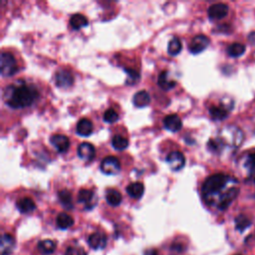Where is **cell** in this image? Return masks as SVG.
Returning <instances> with one entry per match:
<instances>
[{"mask_svg": "<svg viewBox=\"0 0 255 255\" xmlns=\"http://www.w3.org/2000/svg\"><path fill=\"white\" fill-rule=\"evenodd\" d=\"M239 188L237 181L223 173H216L206 178L202 185V195L206 203L218 209H226L236 198Z\"/></svg>", "mask_w": 255, "mask_h": 255, "instance_id": "cell-1", "label": "cell"}, {"mask_svg": "<svg viewBox=\"0 0 255 255\" xmlns=\"http://www.w3.org/2000/svg\"><path fill=\"white\" fill-rule=\"evenodd\" d=\"M5 100L12 109H22L31 106L39 97L37 89L27 84L9 86L5 92Z\"/></svg>", "mask_w": 255, "mask_h": 255, "instance_id": "cell-2", "label": "cell"}, {"mask_svg": "<svg viewBox=\"0 0 255 255\" xmlns=\"http://www.w3.org/2000/svg\"><path fill=\"white\" fill-rule=\"evenodd\" d=\"M243 139V134L236 127H226L220 131V134L216 138H212L208 141V148L211 151L218 152L223 146L228 145L237 147L240 145Z\"/></svg>", "mask_w": 255, "mask_h": 255, "instance_id": "cell-3", "label": "cell"}, {"mask_svg": "<svg viewBox=\"0 0 255 255\" xmlns=\"http://www.w3.org/2000/svg\"><path fill=\"white\" fill-rule=\"evenodd\" d=\"M0 69H1V74L2 76L5 77H10L13 76L18 68H17V63L12 56V54L7 53V52H2L0 55Z\"/></svg>", "mask_w": 255, "mask_h": 255, "instance_id": "cell-4", "label": "cell"}, {"mask_svg": "<svg viewBox=\"0 0 255 255\" xmlns=\"http://www.w3.org/2000/svg\"><path fill=\"white\" fill-rule=\"evenodd\" d=\"M101 170L108 175H116L121 170V163L118 157L110 155L103 158L101 162Z\"/></svg>", "mask_w": 255, "mask_h": 255, "instance_id": "cell-5", "label": "cell"}, {"mask_svg": "<svg viewBox=\"0 0 255 255\" xmlns=\"http://www.w3.org/2000/svg\"><path fill=\"white\" fill-rule=\"evenodd\" d=\"M232 109V104H226V103H221L218 106H211L209 108V114L211 116V118L213 120L216 121H221L223 119H225L228 114L229 111Z\"/></svg>", "mask_w": 255, "mask_h": 255, "instance_id": "cell-6", "label": "cell"}, {"mask_svg": "<svg viewBox=\"0 0 255 255\" xmlns=\"http://www.w3.org/2000/svg\"><path fill=\"white\" fill-rule=\"evenodd\" d=\"M166 162L171 170H180L185 164L184 155L180 151H171L166 156Z\"/></svg>", "mask_w": 255, "mask_h": 255, "instance_id": "cell-7", "label": "cell"}, {"mask_svg": "<svg viewBox=\"0 0 255 255\" xmlns=\"http://www.w3.org/2000/svg\"><path fill=\"white\" fill-rule=\"evenodd\" d=\"M209 45V39L204 35H196L189 44V51L192 54H198L204 51Z\"/></svg>", "mask_w": 255, "mask_h": 255, "instance_id": "cell-8", "label": "cell"}, {"mask_svg": "<svg viewBox=\"0 0 255 255\" xmlns=\"http://www.w3.org/2000/svg\"><path fill=\"white\" fill-rule=\"evenodd\" d=\"M55 84L59 88L68 89L74 84V77L69 71L60 70L55 75Z\"/></svg>", "mask_w": 255, "mask_h": 255, "instance_id": "cell-9", "label": "cell"}, {"mask_svg": "<svg viewBox=\"0 0 255 255\" xmlns=\"http://www.w3.org/2000/svg\"><path fill=\"white\" fill-rule=\"evenodd\" d=\"M228 13V6L224 3H216L208 8V16L212 20L224 18Z\"/></svg>", "mask_w": 255, "mask_h": 255, "instance_id": "cell-10", "label": "cell"}, {"mask_svg": "<svg viewBox=\"0 0 255 255\" xmlns=\"http://www.w3.org/2000/svg\"><path fill=\"white\" fill-rule=\"evenodd\" d=\"M77 152H78L79 157L85 161L92 160L96 155V149H95L94 145L90 142H82L78 146Z\"/></svg>", "mask_w": 255, "mask_h": 255, "instance_id": "cell-11", "label": "cell"}, {"mask_svg": "<svg viewBox=\"0 0 255 255\" xmlns=\"http://www.w3.org/2000/svg\"><path fill=\"white\" fill-rule=\"evenodd\" d=\"M50 142L59 152H66L70 146L69 138L64 134H54L50 138Z\"/></svg>", "mask_w": 255, "mask_h": 255, "instance_id": "cell-12", "label": "cell"}, {"mask_svg": "<svg viewBox=\"0 0 255 255\" xmlns=\"http://www.w3.org/2000/svg\"><path fill=\"white\" fill-rule=\"evenodd\" d=\"M88 243H89L90 247L95 249V250L103 249V248L106 247L107 237H106V235L104 233L95 232V233H93V234H91L89 236Z\"/></svg>", "mask_w": 255, "mask_h": 255, "instance_id": "cell-13", "label": "cell"}, {"mask_svg": "<svg viewBox=\"0 0 255 255\" xmlns=\"http://www.w3.org/2000/svg\"><path fill=\"white\" fill-rule=\"evenodd\" d=\"M163 125H164V128L170 131H177L182 127L180 118L174 114L166 116L163 120Z\"/></svg>", "mask_w": 255, "mask_h": 255, "instance_id": "cell-14", "label": "cell"}, {"mask_svg": "<svg viewBox=\"0 0 255 255\" xmlns=\"http://www.w3.org/2000/svg\"><path fill=\"white\" fill-rule=\"evenodd\" d=\"M15 247V240L10 234H4L0 241L1 255H10Z\"/></svg>", "mask_w": 255, "mask_h": 255, "instance_id": "cell-15", "label": "cell"}, {"mask_svg": "<svg viewBox=\"0 0 255 255\" xmlns=\"http://www.w3.org/2000/svg\"><path fill=\"white\" fill-rule=\"evenodd\" d=\"M76 130L81 136H89L93 132V124L88 119H82L77 124Z\"/></svg>", "mask_w": 255, "mask_h": 255, "instance_id": "cell-16", "label": "cell"}, {"mask_svg": "<svg viewBox=\"0 0 255 255\" xmlns=\"http://www.w3.org/2000/svg\"><path fill=\"white\" fill-rule=\"evenodd\" d=\"M128 194L135 199H138L142 196L143 191H144V186L141 182H131L130 184H128L126 188Z\"/></svg>", "mask_w": 255, "mask_h": 255, "instance_id": "cell-17", "label": "cell"}, {"mask_svg": "<svg viewBox=\"0 0 255 255\" xmlns=\"http://www.w3.org/2000/svg\"><path fill=\"white\" fill-rule=\"evenodd\" d=\"M150 102V97L146 91H139L134 94L132 98V103L137 108L146 107Z\"/></svg>", "mask_w": 255, "mask_h": 255, "instance_id": "cell-18", "label": "cell"}, {"mask_svg": "<svg viewBox=\"0 0 255 255\" xmlns=\"http://www.w3.org/2000/svg\"><path fill=\"white\" fill-rule=\"evenodd\" d=\"M16 206L20 212L29 213L35 209L36 204L30 197H23L17 201Z\"/></svg>", "mask_w": 255, "mask_h": 255, "instance_id": "cell-19", "label": "cell"}, {"mask_svg": "<svg viewBox=\"0 0 255 255\" xmlns=\"http://www.w3.org/2000/svg\"><path fill=\"white\" fill-rule=\"evenodd\" d=\"M94 198H95V194L93 191L89 190V189H81L78 193V200L79 202L85 203L86 206L88 207H92L95 203H94Z\"/></svg>", "mask_w": 255, "mask_h": 255, "instance_id": "cell-20", "label": "cell"}, {"mask_svg": "<svg viewBox=\"0 0 255 255\" xmlns=\"http://www.w3.org/2000/svg\"><path fill=\"white\" fill-rule=\"evenodd\" d=\"M157 84L162 90H170L174 86H176V82L168 78V73L166 71H162L157 79Z\"/></svg>", "mask_w": 255, "mask_h": 255, "instance_id": "cell-21", "label": "cell"}, {"mask_svg": "<svg viewBox=\"0 0 255 255\" xmlns=\"http://www.w3.org/2000/svg\"><path fill=\"white\" fill-rule=\"evenodd\" d=\"M69 23H70V26L74 30H79L88 25V19L83 14L77 13V14H74L71 16Z\"/></svg>", "mask_w": 255, "mask_h": 255, "instance_id": "cell-22", "label": "cell"}, {"mask_svg": "<svg viewBox=\"0 0 255 255\" xmlns=\"http://www.w3.org/2000/svg\"><path fill=\"white\" fill-rule=\"evenodd\" d=\"M56 223L60 229H67L74 224V219L69 214L62 212L57 216Z\"/></svg>", "mask_w": 255, "mask_h": 255, "instance_id": "cell-23", "label": "cell"}, {"mask_svg": "<svg viewBox=\"0 0 255 255\" xmlns=\"http://www.w3.org/2000/svg\"><path fill=\"white\" fill-rule=\"evenodd\" d=\"M38 249L42 254L48 255L51 254L55 251L56 249V243L51 240V239H45V240H41L38 243Z\"/></svg>", "mask_w": 255, "mask_h": 255, "instance_id": "cell-24", "label": "cell"}, {"mask_svg": "<svg viewBox=\"0 0 255 255\" xmlns=\"http://www.w3.org/2000/svg\"><path fill=\"white\" fill-rule=\"evenodd\" d=\"M106 199L110 205L118 206L122 202V194L116 189H110L106 194Z\"/></svg>", "mask_w": 255, "mask_h": 255, "instance_id": "cell-25", "label": "cell"}, {"mask_svg": "<svg viewBox=\"0 0 255 255\" xmlns=\"http://www.w3.org/2000/svg\"><path fill=\"white\" fill-rule=\"evenodd\" d=\"M58 197L59 200L61 202V204L67 208V209H71L73 208V201H72V195L70 193V191H68L67 189L61 190L58 193Z\"/></svg>", "mask_w": 255, "mask_h": 255, "instance_id": "cell-26", "label": "cell"}, {"mask_svg": "<svg viewBox=\"0 0 255 255\" xmlns=\"http://www.w3.org/2000/svg\"><path fill=\"white\" fill-rule=\"evenodd\" d=\"M181 51V42L178 38H173L168 42L167 52L171 56H176Z\"/></svg>", "mask_w": 255, "mask_h": 255, "instance_id": "cell-27", "label": "cell"}, {"mask_svg": "<svg viewBox=\"0 0 255 255\" xmlns=\"http://www.w3.org/2000/svg\"><path fill=\"white\" fill-rule=\"evenodd\" d=\"M245 52V46L240 43H233L227 48V53L231 57H239Z\"/></svg>", "mask_w": 255, "mask_h": 255, "instance_id": "cell-28", "label": "cell"}, {"mask_svg": "<svg viewBox=\"0 0 255 255\" xmlns=\"http://www.w3.org/2000/svg\"><path fill=\"white\" fill-rule=\"evenodd\" d=\"M112 144L116 149L122 150V149H125L128 147V140L126 137L117 134V135H114V137L112 139Z\"/></svg>", "mask_w": 255, "mask_h": 255, "instance_id": "cell-29", "label": "cell"}, {"mask_svg": "<svg viewBox=\"0 0 255 255\" xmlns=\"http://www.w3.org/2000/svg\"><path fill=\"white\" fill-rule=\"evenodd\" d=\"M250 224H251V221L245 215H239L235 218V226L239 231L245 230Z\"/></svg>", "mask_w": 255, "mask_h": 255, "instance_id": "cell-30", "label": "cell"}, {"mask_svg": "<svg viewBox=\"0 0 255 255\" xmlns=\"http://www.w3.org/2000/svg\"><path fill=\"white\" fill-rule=\"evenodd\" d=\"M244 159V167L247 168L250 173L255 174V153L248 154Z\"/></svg>", "mask_w": 255, "mask_h": 255, "instance_id": "cell-31", "label": "cell"}, {"mask_svg": "<svg viewBox=\"0 0 255 255\" xmlns=\"http://www.w3.org/2000/svg\"><path fill=\"white\" fill-rule=\"evenodd\" d=\"M104 121L107 123H115L118 121L119 119V115L118 113L113 110V109H108L105 113H104Z\"/></svg>", "mask_w": 255, "mask_h": 255, "instance_id": "cell-32", "label": "cell"}, {"mask_svg": "<svg viewBox=\"0 0 255 255\" xmlns=\"http://www.w3.org/2000/svg\"><path fill=\"white\" fill-rule=\"evenodd\" d=\"M65 255H87L85 250L80 247H68Z\"/></svg>", "mask_w": 255, "mask_h": 255, "instance_id": "cell-33", "label": "cell"}, {"mask_svg": "<svg viewBox=\"0 0 255 255\" xmlns=\"http://www.w3.org/2000/svg\"><path fill=\"white\" fill-rule=\"evenodd\" d=\"M126 72H127V74L128 75V79H129L130 81H132V83H134V82L139 78L138 73H137L136 71H134V70L126 69Z\"/></svg>", "mask_w": 255, "mask_h": 255, "instance_id": "cell-34", "label": "cell"}, {"mask_svg": "<svg viewBox=\"0 0 255 255\" xmlns=\"http://www.w3.org/2000/svg\"><path fill=\"white\" fill-rule=\"evenodd\" d=\"M144 255H157V253L154 249H151V250H146L144 252Z\"/></svg>", "mask_w": 255, "mask_h": 255, "instance_id": "cell-35", "label": "cell"}]
</instances>
